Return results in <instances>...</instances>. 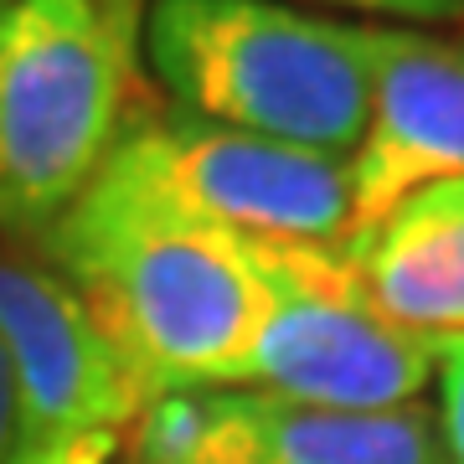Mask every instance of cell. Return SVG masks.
Segmentation results:
<instances>
[{"instance_id": "7", "label": "cell", "mask_w": 464, "mask_h": 464, "mask_svg": "<svg viewBox=\"0 0 464 464\" xmlns=\"http://www.w3.org/2000/svg\"><path fill=\"white\" fill-rule=\"evenodd\" d=\"M0 341L16 366L26 444L130 429L145 392L124 372L93 310L42 248L0 237Z\"/></svg>"}, {"instance_id": "1", "label": "cell", "mask_w": 464, "mask_h": 464, "mask_svg": "<svg viewBox=\"0 0 464 464\" xmlns=\"http://www.w3.org/2000/svg\"><path fill=\"white\" fill-rule=\"evenodd\" d=\"M42 253L83 295L145 402L243 387L274 304L258 237L176 212L103 160Z\"/></svg>"}, {"instance_id": "11", "label": "cell", "mask_w": 464, "mask_h": 464, "mask_svg": "<svg viewBox=\"0 0 464 464\" xmlns=\"http://www.w3.org/2000/svg\"><path fill=\"white\" fill-rule=\"evenodd\" d=\"M310 5L377 16L382 26H444V21H464V0H310Z\"/></svg>"}, {"instance_id": "8", "label": "cell", "mask_w": 464, "mask_h": 464, "mask_svg": "<svg viewBox=\"0 0 464 464\" xmlns=\"http://www.w3.org/2000/svg\"><path fill=\"white\" fill-rule=\"evenodd\" d=\"M372 103L351 150V232L433 181L464 176V36L366 21Z\"/></svg>"}, {"instance_id": "10", "label": "cell", "mask_w": 464, "mask_h": 464, "mask_svg": "<svg viewBox=\"0 0 464 464\" xmlns=\"http://www.w3.org/2000/svg\"><path fill=\"white\" fill-rule=\"evenodd\" d=\"M439 429L449 464H464V335L439 346Z\"/></svg>"}, {"instance_id": "4", "label": "cell", "mask_w": 464, "mask_h": 464, "mask_svg": "<svg viewBox=\"0 0 464 464\" xmlns=\"http://www.w3.org/2000/svg\"><path fill=\"white\" fill-rule=\"evenodd\" d=\"M268 320L253 341L243 387L304 408H408L439 372V346L398 331L366 299L346 243H264Z\"/></svg>"}, {"instance_id": "14", "label": "cell", "mask_w": 464, "mask_h": 464, "mask_svg": "<svg viewBox=\"0 0 464 464\" xmlns=\"http://www.w3.org/2000/svg\"><path fill=\"white\" fill-rule=\"evenodd\" d=\"M5 5H11V0H0V11H5Z\"/></svg>"}, {"instance_id": "13", "label": "cell", "mask_w": 464, "mask_h": 464, "mask_svg": "<svg viewBox=\"0 0 464 464\" xmlns=\"http://www.w3.org/2000/svg\"><path fill=\"white\" fill-rule=\"evenodd\" d=\"M21 449H26V408H21L16 366H11L5 341H0V464H16Z\"/></svg>"}, {"instance_id": "6", "label": "cell", "mask_w": 464, "mask_h": 464, "mask_svg": "<svg viewBox=\"0 0 464 464\" xmlns=\"http://www.w3.org/2000/svg\"><path fill=\"white\" fill-rule=\"evenodd\" d=\"M119 464H449V449L423 402L346 413L217 387L145 402L119 439Z\"/></svg>"}, {"instance_id": "3", "label": "cell", "mask_w": 464, "mask_h": 464, "mask_svg": "<svg viewBox=\"0 0 464 464\" xmlns=\"http://www.w3.org/2000/svg\"><path fill=\"white\" fill-rule=\"evenodd\" d=\"M145 0L0 11V237L42 248L140 114Z\"/></svg>"}, {"instance_id": "2", "label": "cell", "mask_w": 464, "mask_h": 464, "mask_svg": "<svg viewBox=\"0 0 464 464\" xmlns=\"http://www.w3.org/2000/svg\"><path fill=\"white\" fill-rule=\"evenodd\" d=\"M140 57L176 114L341 160L362 145L366 21L295 0H145Z\"/></svg>"}, {"instance_id": "9", "label": "cell", "mask_w": 464, "mask_h": 464, "mask_svg": "<svg viewBox=\"0 0 464 464\" xmlns=\"http://www.w3.org/2000/svg\"><path fill=\"white\" fill-rule=\"evenodd\" d=\"M366 299L398 331L444 346L464 335V176L433 181L346 237Z\"/></svg>"}, {"instance_id": "12", "label": "cell", "mask_w": 464, "mask_h": 464, "mask_svg": "<svg viewBox=\"0 0 464 464\" xmlns=\"http://www.w3.org/2000/svg\"><path fill=\"white\" fill-rule=\"evenodd\" d=\"M16 464H119V433H72V439L26 444Z\"/></svg>"}, {"instance_id": "5", "label": "cell", "mask_w": 464, "mask_h": 464, "mask_svg": "<svg viewBox=\"0 0 464 464\" xmlns=\"http://www.w3.org/2000/svg\"><path fill=\"white\" fill-rule=\"evenodd\" d=\"M176 212L264 243H346L351 160L217 130L191 114H140L109 155Z\"/></svg>"}]
</instances>
